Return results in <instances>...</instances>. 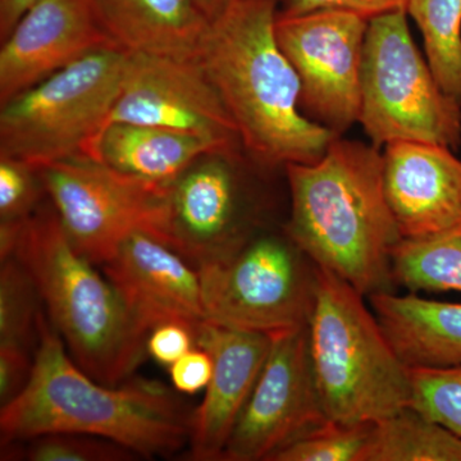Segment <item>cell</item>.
<instances>
[{"label": "cell", "mask_w": 461, "mask_h": 461, "mask_svg": "<svg viewBox=\"0 0 461 461\" xmlns=\"http://www.w3.org/2000/svg\"><path fill=\"white\" fill-rule=\"evenodd\" d=\"M194 414L159 382L100 384L74 362L42 312L29 384L0 408V445L47 433L112 439L139 457L171 456L189 444Z\"/></svg>", "instance_id": "1"}, {"label": "cell", "mask_w": 461, "mask_h": 461, "mask_svg": "<svg viewBox=\"0 0 461 461\" xmlns=\"http://www.w3.org/2000/svg\"><path fill=\"white\" fill-rule=\"evenodd\" d=\"M278 0H232L209 23L196 60L264 168L311 165L336 138L300 111L299 76L276 38Z\"/></svg>", "instance_id": "2"}, {"label": "cell", "mask_w": 461, "mask_h": 461, "mask_svg": "<svg viewBox=\"0 0 461 461\" xmlns=\"http://www.w3.org/2000/svg\"><path fill=\"white\" fill-rule=\"evenodd\" d=\"M290 191V238L315 266L364 296L395 293L393 251L402 232L384 189V154L336 136L311 165L285 166Z\"/></svg>", "instance_id": "3"}, {"label": "cell", "mask_w": 461, "mask_h": 461, "mask_svg": "<svg viewBox=\"0 0 461 461\" xmlns=\"http://www.w3.org/2000/svg\"><path fill=\"white\" fill-rule=\"evenodd\" d=\"M11 257L32 276L74 362L100 384L130 379L148 354V333L104 273L76 250L54 208H39L23 224Z\"/></svg>", "instance_id": "4"}, {"label": "cell", "mask_w": 461, "mask_h": 461, "mask_svg": "<svg viewBox=\"0 0 461 461\" xmlns=\"http://www.w3.org/2000/svg\"><path fill=\"white\" fill-rule=\"evenodd\" d=\"M364 299L317 266L309 348L327 417L342 423H375L411 405V368Z\"/></svg>", "instance_id": "5"}, {"label": "cell", "mask_w": 461, "mask_h": 461, "mask_svg": "<svg viewBox=\"0 0 461 461\" xmlns=\"http://www.w3.org/2000/svg\"><path fill=\"white\" fill-rule=\"evenodd\" d=\"M127 53L91 51L2 105L0 157L42 168L89 157L108 124Z\"/></svg>", "instance_id": "6"}, {"label": "cell", "mask_w": 461, "mask_h": 461, "mask_svg": "<svg viewBox=\"0 0 461 461\" xmlns=\"http://www.w3.org/2000/svg\"><path fill=\"white\" fill-rule=\"evenodd\" d=\"M406 14L396 11L369 20L359 122L377 149L423 141L457 150L461 102L437 83L412 41Z\"/></svg>", "instance_id": "7"}, {"label": "cell", "mask_w": 461, "mask_h": 461, "mask_svg": "<svg viewBox=\"0 0 461 461\" xmlns=\"http://www.w3.org/2000/svg\"><path fill=\"white\" fill-rule=\"evenodd\" d=\"M198 272L206 321L268 335L308 324L317 266L285 227H264Z\"/></svg>", "instance_id": "8"}, {"label": "cell", "mask_w": 461, "mask_h": 461, "mask_svg": "<svg viewBox=\"0 0 461 461\" xmlns=\"http://www.w3.org/2000/svg\"><path fill=\"white\" fill-rule=\"evenodd\" d=\"M69 241L102 267L124 240L145 232L163 241L167 185L124 175L89 157L39 168Z\"/></svg>", "instance_id": "9"}, {"label": "cell", "mask_w": 461, "mask_h": 461, "mask_svg": "<svg viewBox=\"0 0 461 461\" xmlns=\"http://www.w3.org/2000/svg\"><path fill=\"white\" fill-rule=\"evenodd\" d=\"M368 23L344 11L276 18V38L302 85L300 108L335 136L359 122Z\"/></svg>", "instance_id": "10"}, {"label": "cell", "mask_w": 461, "mask_h": 461, "mask_svg": "<svg viewBox=\"0 0 461 461\" xmlns=\"http://www.w3.org/2000/svg\"><path fill=\"white\" fill-rule=\"evenodd\" d=\"M240 159L206 154L167 185L162 242L196 269L230 256L266 227Z\"/></svg>", "instance_id": "11"}, {"label": "cell", "mask_w": 461, "mask_h": 461, "mask_svg": "<svg viewBox=\"0 0 461 461\" xmlns=\"http://www.w3.org/2000/svg\"><path fill=\"white\" fill-rule=\"evenodd\" d=\"M271 336L268 357L230 433L224 461H271L329 420L312 362L308 324Z\"/></svg>", "instance_id": "12"}, {"label": "cell", "mask_w": 461, "mask_h": 461, "mask_svg": "<svg viewBox=\"0 0 461 461\" xmlns=\"http://www.w3.org/2000/svg\"><path fill=\"white\" fill-rule=\"evenodd\" d=\"M111 122L190 133L233 156L244 150L235 121L196 59L127 53Z\"/></svg>", "instance_id": "13"}, {"label": "cell", "mask_w": 461, "mask_h": 461, "mask_svg": "<svg viewBox=\"0 0 461 461\" xmlns=\"http://www.w3.org/2000/svg\"><path fill=\"white\" fill-rule=\"evenodd\" d=\"M103 48H117L93 0H36L0 50V104Z\"/></svg>", "instance_id": "14"}, {"label": "cell", "mask_w": 461, "mask_h": 461, "mask_svg": "<svg viewBox=\"0 0 461 461\" xmlns=\"http://www.w3.org/2000/svg\"><path fill=\"white\" fill-rule=\"evenodd\" d=\"M100 268L148 336L171 321L196 336L206 321L198 269L149 233H132Z\"/></svg>", "instance_id": "15"}, {"label": "cell", "mask_w": 461, "mask_h": 461, "mask_svg": "<svg viewBox=\"0 0 461 461\" xmlns=\"http://www.w3.org/2000/svg\"><path fill=\"white\" fill-rule=\"evenodd\" d=\"M272 336L205 321L196 345L213 357V375L190 437L191 460H222L224 448L268 357Z\"/></svg>", "instance_id": "16"}, {"label": "cell", "mask_w": 461, "mask_h": 461, "mask_svg": "<svg viewBox=\"0 0 461 461\" xmlns=\"http://www.w3.org/2000/svg\"><path fill=\"white\" fill-rule=\"evenodd\" d=\"M384 189L402 238H420L461 221V160L423 141L384 147Z\"/></svg>", "instance_id": "17"}, {"label": "cell", "mask_w": 461, "mask_h": 461, "mask_svg": "<svg viewBox=\"0 0 461 461\" xmlns=\"http://www.w3.org/2000/svg\"><path fill=\"white\" fill-rule=\"evenodd\" d=\"M103 29L129 54L196 59L211 20L195 0H93Z\"/></svg>", "instance_id": "18"}, {"label": "cell", "mask_w": 461, "mask_h": 461, "mask_svg": "<svg viewBox=\"0 0 461 461\" xmlns=\"http://www.w3.org/2000/svg\"><path fill=\"white\" fill-rule=\"evenodd\" d=\"M395 353L409 368L461 366V304L409 294L368 297Z\"/></svg>", "instance_id": "19"}, {"label": "cell", "mask_w": 461, "mask_h": 461, "mask_svg": "<svg viewBox=\"0 0 461 461\" xmlns=\"http://www.w3.org/2000/svg\"><path fill=\"white\" fill-rule=\"evenodd\" d=\"M212 153L238 157L213 141L190 133L145 124L111 122L100 133L91 158L124 175L167 185L199 158Z\"/></svg>", "instance_id": "20"}, {"label": "cell", "mask_w": 461, "mask_h": 461, "mask_svg": "<svg viewBox=\"0 0 461 461\" xmlns=\"http://www.w3.org/2000/svg\"><path fill=\"white\" fill-rule=\"evenodd\" d=\"M359 461H461V438L406 406L375 421Z\"/></svg>", "instance_id": "21"}, {"label": "cell", "mask_w": 461, "mask_h": 461, "mask_svg": "<svg viewBox=\"0 0 461 461\" xmlns=\"http://www.w3.org/2000/svg\"><path fill=\"white\" fill-rule=\"evenodd\" d=\"M393 277L411 294L461 293V221L420 238H402L393 251Z\"/></svg>", "instance_id": "22"}, {"label": "cell", "mask_w": 461, "mask_h": 461, "mask_svg": "<svg viewBox=\"0 0 461 461\" xmlns=\"http://www.w3.org/2000/svg\"><path fill=\"white\" fill-rule=\"evenodd\" d=\"M427 62L446 94L461 102V0H408Z\"/></svg>", "instance_id": "23"}, {"label": "cell", "mask_w": 461, "mask_h": 461, "mask_svg": "<svg viewBox=\"0 0 461 461\" xmlns=\"http://www.w3.org/2000/svg\"><path fill=\"white\" fill-rule=\"evenodd\" d=\"M0 260V348L35 353L44 312L41 297L32 276L17 258Z\"/></svg>", "instance_id": "24"}, {"label": "cell", "mask_w": 461, "mask_h": 461, "mask_svg": "<svg viewBox=\"0 0 461 461\" xmlns=\"http://www.w3.org/2000/svg\"><path fill=\"white\" fill-rule=\"evenodd\" d=\"M138 455L112 439L84 433H47L2 445V460L131 461Z\"/></svg>", "instance_id": "25"}, {"label": "cell", "mask_w": 461, "mask_h": 461, "mask_svg": "<svg viewBox=\"0 0 461 461\" xmlns=\"http://www.w3.org/2000/svg\"><path fill=\"white\" fill-rule=\"evenodd\" d=\"M373 424L329 420L273 455L271 461H359Z\"/></svg>", "instance_id": "26"}, {"label": "cell", "mask_w": 461, "mask_h": 461, "mask_svg": "<svg viewBox=\"0 0 461 461\" xmlns=\"http://www.w3.org/2000/svg\"><path fill=\"white\" fill-rule=\"evenodd\" d=\"M411 408L461 438V366L411 368Z\"/></svg>", "instance_id": "27"}, {"label": "cell", "mask_w": 461, "mask_h": 461, "mask_svg": "<svg viewBox=\"0 0 461 461\" xmlns=\"http://www.w3.org/2000/svg\"><path fill=\"white\" fill-rule=\"evenodd\" d=\"M47 195L41 172L35 167L16 159L0 157V223L26 222Z\"/></svg>", "instance_id": "28"}, {"label": "cell", "mask_w": 461, "mask_h": 461, "mask_svg": "<svg viewBox=\"0 0 461 461\" xmlns=\"http://www.w3.org/2000/svg\"><path fill=\"white\" fill-rule=\"evenodd\" d=\"M408 0H278V16H299L317 11H344L366 20L406 11Z\"/></svg>", "instance_id": "29"}, {"label": "cell", "mask_w": 461, "mask_h": 461, "mask_svg": "<svg viewBox=\"0 0 461 461\" xmlns=\"http://www.w3.org/2000/svg\"><path fill=\"white\" fill-rule=\"evenodd\" d=\"M195 346H198L195 332L185 324L171 321L150 330L147 353L160 366H171Z\"/></svg>", "instance_id": "30"}, {"label": "cell", "mask_w": 461, "mask_h": 461, "mask_svg": "<svg viewBox=\"0 0 461 461\" xmlns=\"http://www.w3.org/2000/svg\"><path fill=\"white\" fill-rule=\"evenodd\" d=\"M213 368L212 355L205 348L195 346L169 366L173 387L186 395L205 390L213 375Z\"/></svg>", "instance_id": "31"}, {"label": "cell", "mask_w": 461, "mask_h": 461, "mask_svg": "<svg viewBox=\"0 0 461 461\" xmlns=\"http://www.w3.org/2000/svg\"><path fill=\"white\" fill-rule=\"evenodd\" d=\"M33 360L32 351L0 348V408L14 402L29 384Z\"/></svg>", "instance_id": "32"}, {"label": "cell", "mask_w": 461, "mask_h": 461, "mask_svg": "<svg viewBox=\"0 0 461 461\" xmlns=\"http://www.w3.org/2000/svg\"><path fill=\"white\" fill-rule=\"evenodd\" d=\"M36 0H0V39L5 41Z\"/></svg>", "instance_id": "33"}, {"label": "cell", "mask_w": 461, "mask_h": 461, "mask_svg": "<svg viewBox=\"0 0 461 461\" xmlns=\"http://www.w3.org/2000/svg\"><path fill=\"white\" fill-rule=\"evenodd\" d=\"M196 5L202 9L203 14H205L209 20H213L221 12L223 11L232 0H195Z\"/></svg>", "instance_id": "34"}]
</instances>
